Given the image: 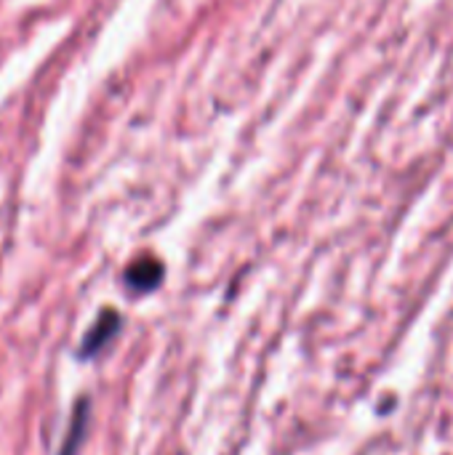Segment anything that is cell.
Wrapping results in <instances>:
<instances>
[{
    "instance_id": "cell-1",
    "label": "cell",
    "mask_w": 453,
    "mask_h": 455,
    "mask_svg": "<svg viewBox=\"0 0 453 455\" xmlns=\"http://www.w3.org/2000/svg\"><path fill=\"white\" fill-rule=\"evenodd\" d=\"M120 325H123L120 312L104 309V312L96 317V323L88 328V333L83 336V341H80V347H77V355H80L83 360H85V357H96V355L117 336Z\"/></svg>"
},
{
    "instance_id": "cell-2",
    "label": "cell",
    "mask_w": 453,
    "mask_h": 455,
    "mask_svg": "<svg viewBox=\"0 0 453 455\" xmlns=\"http://www.w3.org/2000/svg\"><path fill=\"white\" fill-rule=\"evenodd\" d=\"M166 277V269H163V261L152 259V256H144V259H136L128 269H125V285L133 291V293H150L155 291Z\"/></svg>"
},
{
    "instance_id": "cell-3",
    "label": "cell",
    "mask_w": 453,
    "mask_h": 455,
    "mask_svg": "<svg viewBox=\"0 0 453 455\" xmlns=\"http://www.w3.org/2000/svg\"><path fill=\"white\" fill-rule=\"evenodd\" d=\"M88 413H91V400L80 397L72 408V416H69V429L64 435V445L59 455H75L83 445V437H85V429H88Z\"/></svg>"
}]
</instances>
